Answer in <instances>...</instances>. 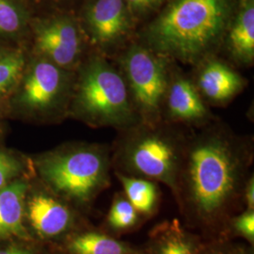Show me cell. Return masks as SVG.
<instances>
[{
	"instance_id": "obj_13",
	"label": "cell",
	"mask_w": 254,
	"mask_h": 254,
	"mask_svg": "<svg viewBox=\"0 0 254 254\" xmlns=\"http://www.w3.org/2000/svg\"><path fill=\"white\" fill-rule=\"evenodd\" d=\"M206 239L178 218L163 220L151 229L142 254H199Z\"/></svg>"
},
{
	"instance_id": "obj_9",
	"label": "cell",
	"mask_w": 254,
	"mask_h": 254,
	"mask_svg": "<svg viewBox=\"0 0 254 254\" xmlns=\"http://www.w3.org/2000/svg\"><path fill=\"white\" fill-rule=\"evenodd\" d=\"M194 68L196 73L192 79L207 104L226 105L247 86L245 77L218 55L203 60Z\"/></svg>"
},
{
	"instance_id": "obj_24",
	"label": "cell",
	"mask_w": 254,
	"mask_h": 254,
	"mask_svg": "<svg viewBox=\"0 0 254 254\" xmlns=\"http://www.w3.org/2000/svg\"><path fill=\"white\" fill-rule=\"evenodd\" d=\"M199 254H236V242L224 238L207 240Z\"/></svg>"
},
{
	"instance_id": "obj_12",
	"label": "cell",
	"mask_w": 254,
	"mask_h": 254,
	"mask_svg": "<svg viewBox=\"0 0 254 254\" xmlns=\"http://www.w3.org/2000/svg\"><path fill=\"white\" fill-rule=\"evenodd\" d=\"M64 68L43 59L34 64L24 87L23 101L39 111L54 109L64 98L67 75Z\"/></svg>"
},
{
	"instance_id": "obj_7",
	"label": "cell",
	"mask_w": 254,
	"mask_h": 254,
	"mask_svg": "<svg viewBox=\"0 0 254 254\" xmlns=\"http://www.w3.org/2000/svg\"><path fill=\"white\" fill-rule=\"evenodd\" d=\"M85 22L94 52L110 60L136 39V23L125 0H92Z\"/></svg>"
},
{
	"instance_id": "obj_25",
	"label": "cell",
	"mask_w": 254,
	"mask_h": 254,
	"mask_svg": "<svg viewBox=\"0 0 254 254\" xmlns=\"http://www.w3.org/2000/svg\"><path fill=\"white\" fill-rule=\"evenodd\" d=\"M244 210L254 211V173L249 176L246 182L243 192Z\"/></svg>"
},
{
	"instance_id": "obj_2",
	"label": "cell",
	"mask_w": 254,
	"mask_h": 254,
	"mask_svg": "<svg viewBox=\"0 0 254 254\" xmlns=\"http://www.w3.org/2000/svg\"><path fill=\"white\" fill-rule=\"evenodd\" d=\"M231 0H171L136 40L174 63L195 67L221 51Z\"/></svg>"
},
{
	"instance_id": "obj_15",
	"label": "cell",
	"mask_w": 254,
	"mask_h": 254,
	"mask_svg": "<svg viewBox=\"0 0 254 254\" xmlns=\"http://www.w3.org/2000/svg\"><path fill=\"white\" fill-rule=\"evenodd\" d=\"M67 254H142V249L111 236L103 229L74 232L64 242Z\"/></svg>"
},
{
	"instance_id": "obj_3",
	"label": "cell",
	"mask_w": 254,
	"mask_h": 254,
	"mask_svg": "<svg viewBox=\"0 0 254 254\" xmlns=\"http://www.w3.org/2000/svg\"><path fill=\"white\" fill-rule=\"evenodd\" d=\"M190 132L165 121L118 131L111 145L112 171L161 183L173 195Z\"/></svg>"
},
{
	"instance_id": "obj_1",
	"label": "cell",
	"mask_w": 254,
	"mask_h": 254,
	"mask_svg": "<svg viewBox=\"0 0 254 254\" xmlns=\"http://www.w3.org/2000/svg\"><path fill=\"white\" fill-rule=\"evenodd\" d=\"M254 139L217 119L191 129L173 197L183 223L206 240L223 238L229 218L244 210Z\"/></svg>"
},
{
	"instance_id": "obj_19",
	"label": "cell",
	"mask_w": 254,
	"mask_h": 254,
	"mask_svg": "<svg viewBox=\"0 0 254 254\" xmlns=\"http://www.w3.org/2000/svg\"><path fill=\"white\" fill-rule=\"evenodd\" d=\"M245 239L246 243L254 247V211L243 210L229 218L223 238L234 240Z\"/></svg>"
},
{
	"instance_id": "obj_18",
	"label": "cell",
	"mask_w": 254,
	"mask_h": 254,
	"mask_svg": "<svg viewBox=\"0 0 254 254\" xmlns=\"http://www.w3.org/2000/svg\"><path fill=\"white\" fill-rule=\"evenodd\" d=\"M144 221L124 191H118L113 196L103 230L111 236L120 237L138 229Z\"/></svg>"
},
{
	"instance_id": "obj_8",
	"label": "cell",
	"mask_w": 254,
	"mask_h": 254,
	"mask_svg": "<svg viewBox=\"0 0 254 254\" xmlns=\"http://www.w3.org/2000/svg\"><path fill=\"white\" fill-rule=\"evenodd\" d=\"M215 120L192 77L183 73L176 63H173L164 101L163 121L197 129Z\"/></svg>"
},
{
	"instance_id": "obj_26",
	"label": "cell",
	"mask_w": 254,
	"mask_h": 254,
	"mask_svg": "<svg viewBox=\"0 0 254 254\" xmlns=\"http://www.w3.org/2000/svg\"><path fill=\"white\" fill-rule=\"evenodd\" d=\"M254 248L247 243H236V254H254Z\"/></svg>"
},
{
	"instance_id": "obj_27",
	"label": "cell",
	"mask_w": 254,
	"mask_h": 254,
	"mask_svg": "<svg viewBox=\"0 0 254 254\" xmlns=\"http://www.w3.org/2000/svg\"><path fill=\"white\" fill-rule=\"evenodd\" d=\"M0 254H33L27 250H22L19 248H9L6 250L0 251Z\"/></svg>"
},
{
	"instance_id": "obj_20",
	"label": "cell",
	"mask_w": 254,
	"mask_h": 254,
	"mask_svg": "<svg viewBox=\"0 0 254 254\" xmlns=\"http://www.w3.org/2000/svg\"><path fill=\"white\" fill-rule=\"evenodd\" d=\"M24 64V57L20 53L0 58V94L7 91L17 79Z\"/></svg>"
},
{
	"instance_id": "obj_4",
	"label": "cell",
	"mask_w": 254,
	"mask_h": 254,
	"mask_svg": "<svg viewBox=\"0 0 254 254\" xmlns=\"http://www.w3.org/2000/svg\"><path fill=\"white\" fill-rule=\"evenodd\" d=\"M40 172L55 194L88 207L111 185V145L84 144L57 151L42 159Z\"/></svg>"
},
{
	"instance_id": "obj_11",
	"label": "cell",
	"mask_w": 254,
	"mask_h": 254,
	"mask_svg": "<svg viewBox=\"0 0 254 254\" xmlns=\"http://www.w3.org/2000/svg\"><path fill=\"white\" fill-rule=\"evenodd\" d=\"M27 218L37 235L56 239L68 235L74 225V213L54 192H39L27 203Z\"/></svg>"
},
{
	"instance_id": "obj_21",
	"label": "cell",
	"mask_w": 254,
	"mask_h": 254,
	"mask_svg": "<svg viewBox=\"0 0 254 254\" xmlns=\"http://www.w3.org/2000/svg\"><path fill=\"white\" fill-rule=\"evenodd\" d=\"M20 27L17 9L8 0H0V31L12 33Z\"/></svg>"
},
{
	"instance_id": "obj_16",
	"label": "cell",
	"mask_w": 254,
	"mask_h": 254,
	"mask_svg": "<svg viewBox=\"0 0 254 254\" xmlns=\"http://www.w3.org/2000/svg\"><path fill=\"white\" fill-rule=\"evenodd\" d=\"M27 186L23 182H13L0 190V240L10 236L26 237L23 225L24 199Z\"/></svg>"
},
{
	"instance_id": "obj_23",
	"label": "cell",
	"mask_w": 254,
	"mask_h": 254,
	"mask_svg": "<svg viewBox=\"0 0 254 254\" xmlns=\"http://www.w3.org/2000/svg\"><path fill=\"white\" fill-rule=\"evenodd\" d=\"M18 172L17 161L9 155L0 152V190L9 185L10 180Z\"/></svg>"
},
{
	"instance_id": "obj_17",
	"label": "cell",
	"mask_w": 254,
	"mask_h": 254,
	"mask_svg": "<svg viewBox=\"0 0 254 254\" xmlns=\"http://www.w3.org/2000/svg\"><path fill=\"white\" fill-rule=\"evenodd\" d=\"M121 183L124 193L144 219L154 217L160 206L161 191L157 182L114 173Z\"/></svg>"
},
{
	"instance_id": "obj_10",
	"label": "cell",
	"mask_w": 254,
	"mask_h": 254,
	"mask_svg": "<svg viewBox=\"0 0 254 254\" xmlns=\"http://www.w3.org/2000/svg\"><path fill=\"white\" fill-rule=\"evenodd\" d=\"M38 50L46 60L64 69H70L79 62L82 49L81 32L69 18L53 19L38 28Z\"/></svg>"
},
{
	"instance_id": "obj_5",
	"label": "cell",
	"mask_w": 254,
	"mask_h": 254,
	"mask_svg": "<svg viewBox=\"0 0 254 254\" xmlns=\"http://www.w3.org/2000/svg\"><path fill=\"white\" fill-rule=\"evenodd\" d=\"M74 109L92 127L121 131L140 123L118 67L95 52L82 68Z\"/></svg>"
},
{
	"instance_id": "obj_6",
	"label": "cell",
	"mask_w": 254,
	"mask_h": 254,
	"mask_svg": "<svg viewBox=\"0 0 254 254\" xmlns=\"http://www.w3.org/2000/svg\"><path fill=\"white\" fill-rule=\"evenodd\" d=\"M122 73L140 123L163 121L164 101L174 62L133 40L112 59Z\"/></svg>"
},
{
	"instance_id": "obj_22",
	"label": "cell",
	"mask_w": 254,
	"mask_h": 254,
	"mask_svg": "<svg viewBox=\"0 0 254 254\" xmlns=\"http://www.w3.org/2000/svg\"><path fill=\"white\" fill-rule=\"evenodd\" d=\"M135 23L150 15L163 5L166 0H125Z\"/></svg>"
},
{
	"instance_id": "obj_14",
	"label": "cell",
	"mask_w": 254,
	"mask_h": 254,
	"mask_svg": "<svg viewBox=\"0 0 254 254\" xmlns=\"http://www.w3.org/2000/svg\"><path fill=\"white\" fill-rule=\"evenodd\" d=\"M221 50L239 66L251 67L254 63V0H242L235 17L228 26Z\"/></svg>"
}]
</instances>
